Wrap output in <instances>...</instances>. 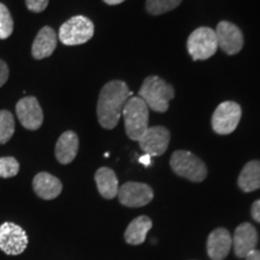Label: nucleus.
<instances>
[{
    "label": "nucleus",
    "instance_id": "9d476101",
    "mask_svg": "<svg viewBox=\"0 0 260 260\" xmlns=\"http://www.w3.org/2000/svg\"><path fill=\"white\" fill-rule=\"evenodd\" d=\"M118 200L126 207H142L153 199V190L146 183L126 182L118 189Z\"/></svg>",
    "mask_w": 260,
    "mask_h": 260
},
{
    "label": "nucleus",
    "instance_id": "4be33fe9",
    "mask_svg": "<svg viewBox=\"0 0 260 260\" xmlns=\"http://www.w3.org/2000/svg\"><path fill=\"white\" fill-rule=\"evenodd\" d=\"M182 0H147L146 9L151 15L158 16L176 9Z\"/></svg>",
    "mask_w": 260,
    "mask_h": 260
},
{
    "label": "nucleus",
    "instance_id": "412c9836",
    "mask_svg": "<svg viewBox=\"0 0 260 260\" xmlns=\"http://www.w3.org/2000/svg\"><path fill=\"white\" fill-rule=\"evenodd\" d=\"M15 133V119L11 112L2 110L0 111V145L10 141Z\"/></svg>",
    "mask_w": 260,
    "mask_h": 260
},
{
    "label": "nucleus",
    "instance_id": "a878e982",
    "mask_svg": "<svg viewBox=\"0 0 260 260\" xmlns=\"http://www.w3.org/2000/svg\"><path fill=\"white\" fill-rule=\"evenodd\" d=\"M9 80V67L4 60L0 59V88Z\"/></svg>",
    "mask_w": 260,
    "mask_h": 260
},
{
    "label": "nucleus",
    "instance_id": "5701e85b",
    "mask_svg": "<svg viewBox=\"0 0 260 260\" xmlns=\"http://www.w3.org/2000/svg\"><path fill=\"white\" fill-rule=\"evenodd\" d=\"M14 31V19L8 8L0 3V39L5 40Z\"/></svg>",
    "mask_w": 260,
    "mask_h": 260
},
{
    "label": "nucleus",
    "instance_id": "39448f33",
    "mask_svg": "<svg viewBox=\"0 0 260 260\" xmlns=\"http://www.w3.org/2000/svg\"><path fill=\"white\" fill-rule=\"evenodd\" d=\"M94 35V24L84 16H75L60 25L59 40L67 46H76L89 41Z\"/></svg>",
    "mask_w": 260,
    "mask_h": 260
},
{
    "label": "nucleus",
    "instance_id": "f03ea898",
    "mask_svg": "<svg viewBox=\"0 0 260 260\" xmlns=\"http://www.w3.org/2000/svg\"><path fill=\"white\" fill-rule=\"evenodd\" d=\"M174 87L158 76H148L145 79L139 90V98L144 100L146 105L160 113L168 111L169 102L174 99Z\"/></svg>",
    "mask_w": 260,
    "mask_h": 260
},
{
    "label": "nucleus",
    "instance_id": "0eeeda50",
    "mask_svg": "<svg viewBox=\"0 0 260 260\" xmlns=\"http://www.w3.org/2000/svg\"><path fill=\"white\" fill-rule=\"evenodd\" d=\"M241 106L234 102L220 103L212 115V129L219 135L232 134L241 119Z\"/></svg>",
    "mask_w": 260,
    "mask_h": 260
},
{
    "label": "nucleus",
    "instance_id": "6e6552de",
    "mask_svg": "<svg viewBox=\"0 0 260 260\" xmlns=\"http://www.w3.org/2000/svg\"><path fill=\"white\" fill-rule=\"evenodd\" d=\"M28 235L23 228L12 222L0 225V249L8 255H19L28 246Z\"/></svg>",
    "mask_w": 260,
    "mask_h": 260
},
{
    "label": "nucleus",
    "instance_id": "aec40b11",
    "mask_svg": "<svg viewBox=\"0 0 260 260\" xmlns=\"http://www.w3.org/2000/svg\"><path fill=\"white\" fill-rule=\"evenodd\" d=\"M239 187L246 193H251L260 188V161L251 160L243 167L239 176Z\"/></svg>",
    "mask_w": 260,
    "mask_h": 260
},
{
    "label": "nucleus",
    "instance_id": "ddd939ff",
    "mask_svg": "<svg viewBox=\"0 0 260 260\" xmlns=\"http://www.w3.org/2000/svg\"><path fill=\"white\" fill-rule=\"evenodd\" d=\"M256 243H258V233L252 224L242 223L236 228L233 246L237 258L245 259L249 253L254 251Z\"/></svg>",
    "mask_w": 260,
    "mask_h": 260
},
{
    "label": "nucleus",
    "instance_id": "f3484780",
    "mask_svg": "<svg viewBox=\"0 0 260 260\" xmlns=\"http://www.w3.org/2000/svg\"><path fill=\"white\" fill-rule=\"evenodd\" d=\"M79 151V136L76 133L68 130L58 139L56 144V158L60 164H70L76 158Z\"/></svg>",
    "mask_w": 260,
    "mask_h": 260
},
{
    "label": "nucleus",
    "instance_id": "393cba45",
    "mask_svg": "<svg viewBox=\"0 0 260 260\" xmlns=\"http://www.w3.org/2000/svg\"><path fill=\"white\" fill-rule=\"evenodd\" d=\"M25 5L32 12H42L47 8L48 0H25Z\"/></svg>",
    "mask_w": 260,
    "mask_h": 260
},
{
    "label": "nucleus",
    "instance_id": "9b49d317",
    "mask_svg": "<svg viewBox=\"0 0 260 260\" xmlns=\"http://www.w3.org/2000/svg\"><path fill=\"white\" fill-rule=\"evenodd\" d=\"M216 37L218 47L225 52L226 54L239 53L243 47V34L239 27L230 22H219L216 28Z\"/></svg>",
    "mask_w": 260,
    "mask_h": 260
},
{
    "label": "nucleus",
    "instance_id": "dca6fc26",
    "mask_svg": "<svg viewBox=\"0 0 260 260\" xmlns=\"http://www.w3.org/2000/svg\"><path fill=\"white\" fill-rule=\"evenodd\" d=\"M57 47V34L53 28L44 27L38 32L32 42L31 54L35 59H44L50 57Z\"/></svg>",
    "mask_w": 260,
    "mask_h": 260
},
{
    "label": "nucleus",
    "instance_id": "20e7f679",
    "mask_svg": "<svg viewBox=\"0 0 260 260\" xmlns=\"http://www.w3.org/2000/svg\"><path fill=\"white\" fill-rule=\"evenodd\" d=\"M172 171L191 182H203L207 176V168L199 157L189 151L174 152L170 159Z\"/></svg>",
    "mask_w": 260,
    "mask_h": 260
},
{
    "label": "nucleus",
    "instance_id": "423d86ee",
    "mask_svg": "<svg viewBox=\"0 0 260 260\" xmlns=\"http://www.w3.org/2000/svg\"><path fill=\"white\" fill-rule=\"evenodd\" d=\"M188 52L194 60L209 59L217 52L218 44L213 29L200 27L191 32L187 41Z\"/></svg>",
    "mask_w": 260,
    "mask_h": 260
},
{
    "label": "nucleus",
    "instance_id": "c756f323",
    "mask_svg": "<svg viewBox=\"0 0 260 260\" xmlns=\"http://www.w3.org/2000/svg\"><path fill=\"white\" fill-rule=\"evenodd\" d=\"M104 2L109 5H118V4H121V3L124 2V0H104Z\"/></svg>",
    "mask_w": 260,
    "mask_h": 260
},
{
    "label": "nucleus",
    "instance_id": "b1692460",
    "mask_svg": "<svg viewBox=\"0 0 260 260\" xmlns=\"http://www.w3.org/2000/svg\"><path fill=\"white\" fill-rule=\"evenodd\" d=\"M19 171V162L14 157L0 158V177H14Z\"/></svg>",
    "mask_w": 260,
    "mask_h": 260
},
{
    "label": "nucleus",
    "instance_id": "cd10ccee",
    "mask_svg": "<svg viewBox=\"0 0 260 260\" xmlns=\"http://www.w3.org/2000/svg\"><path fill=\"white\" fill-rule=\"evenodd\" d=\"M246 260H260V251L258 249H254V251L249 253L248 255L245 258Z\"/></svg>",
    "mask_w": 260,
    "mask_h": 260
},
{
    "label": "nucleus",
    "instance_id": "a211bd4d",
    "mask_svg": "<svg viewBox=\"0 0 260 260\" xmlns=\"http://www.w3.org/2000/svg\"><path fill=\"white\" fill-rule=\"evenodd\" d=\"M94 178L100 195L107 200L115 199L119 189L115 171L110 168H100L95 172Z\"/></svg>",
    "mask_w": 260,
    "mask_h": 260
},
{
    "label": "nucleus",
    "instance_id": "7ed1b4c3",
    "mask_svg": "<svg viewBox=\"0 0 260 260\" xmlns=\"http://www.w3.org/2000/svg\"><path fill=\"white\" fill-rule=\"evenodd\" d=\"M124 117L125 133L129 139L139 141L148 129V106L141 98L130 96L122 112Z\"/></svg>",
    "mask_w": 260,
    "mask_h": 260
},
{
    "label": "nucleus",
    "instance_id": "bb28decb",
    "mask_svg": "<svg viewBox=\"0 0 260 260\" xmlns=\"http://www.w3.org/2000/svg\"><path fill=\"white\" fill-rule=\"evenodd\" d=\"M252 217L255 222L260 223V199L252 205Z\"/></svg>",
    "mask_w": 260,
    "mask_h": 260
},
{
    "label": "nucleus",
    "instance_id": "f8f14e48",
    "mask_svg": "<svg viewBox=\"0 0 260 260\" xmlns=\"http://www.w3.org/2000/svg\"><path fill=\"white\" fill-rule=\"evenodd\" d=\"M21 124L28 130H38L44 122V112L35 96H24L16 105Z\"/></svg>",
    "mask_w": 260,
    "mask_h": 260
},
{
    "label": "nucleus",
    "instance_id": "2eb2a0df",
    "mask_svg": "<svg viewBox=\"0 0 260 260\" xmlns=\"http://www.w3.org/2000/svg\"><path fill=\"white\" fill-rule=\"evenodd\" d=\"M32 188L35 194L44 200H53L58 198L63 190L60 180L48 172H39L32 180Z\"/></svg>",
    "mask_w": 260,
    "mask_h": 260
},
{
    "label": "nucleus",
    "instance_id": "f257e3e1",
    "mask_svg": "<svg viewBox=\"0 0 260 260\" xmlns=\"http://www.w3.org/2000/svg\"><path fill=\"white\" fill-rule=\"evenodd\" d=\"M132 94L123 81H110L103 87L96 106L98 121L103 128L113 129L118 124L125 103Z\"/></svg>",
    "mask_w": 260,
    "mask_h": 260
},
{
    "label": "nucleus",
    "instance_id": "4468645a",
    "mask_svg": "<svg viewBox=\"0 0 260 260\" xmlns=\"http://www.w3.org/2000/svg\"><path fill=\"white\" fill-rule=\"evenodd\" d=\"M233 246V237L224 228L214 229L207 239V254L211 260H223L229 254Z\"/></svg>",
    "mask_w": 260,
    "mask_h": 260
},
{
    "label": "nucleus",
    "instance_id": "1a4fd4ad",
    "mask_svg": "<svg viewBox=\"0 0 260 260\" xmlns=\"http://www.w3.org/2000/svg\"><path fill=\"white\" fill-rule=\"evenodd\" d=\"M170 142V132L161 125L151 126L139 140V145L145 154L149 157H159L164 154Z\"/></svg>",
    "mask_w": 260,
    "mask_h": 260
},
{
    "label": "nucleus",
    "instance_id": "6ab92c4d",
    "mask_svg": "<svg viewBox=\"0 0 260 260\" xmlns=\"http://www.w3.org/2000/svg\"><path fill=\"white\" fill-rule=\"evenodd\" d=\"M152 228V220L147 216H140L134 220H132L126 228L124 239L129 245H141L145 242L147 233Z\"/></svg>",
    "mask_w": 260,
    "mask_h": 260
},
{
    "label": "nucleus",
    "instance_id": "c85d7f7f",
    "mask_svg": "<svg viewBox=\"0 0 260 260\" xmlns=\"http://www.w3.org/2000/svg\"><path fill=\"white\" fill-rule=\"evenodd\" d=\"M140 162H142L144 165H149V164H151V157H149V155H147V154H145L144 157L140 158Z\"/></svg>",
    "mask_w": 260,
    "mask_h": 260
}]
</instances>
